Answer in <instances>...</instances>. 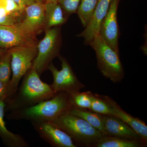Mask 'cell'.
I'll list each match as a JSON object with an SVG mask.
<instances>
[{
	"label": "cell",
	"instance_id": "6",
	"mask_svg": "<svg viewBox=\"0 0 147 147\" xmlns=\"http://www.w3.org/2000/svg\"><path fill=\"white\" fill-rule=\"evenodd\" d=\"M60 43L59 29L57 27L46 29L45 36L37 45L38 53L32 68L40 76L58 56Z\"/></svg>",
	"mask_w": 147,
	"mask_h": 147
},
{
	"label": "cell",
	"instance_id": "28",
	"mask_svg": "<svg viewBox=\"0 0 147 147\" xmlns=\"http://www.w3.org/2000/svg\"><path fill=\"white\" fill-rule=\"evenodd\" d=\"M46 2H58L59 0H45Z\"/></svg>",
	"mask_w": 147,
	"mask_h": 147
},
{
	"label": "cell",
	"instance_id": "25",
	"mask_svg": "<svg viewBox=\"0 0 147 147\" xmlns=\"http://www.w3.org/2000/svg\"><path fill=\"white\" fill-rule=\"evenodd\" d=\"M8 85L0 80V101L5 100L7 97Z\"/></svg>",
	"mask_w": 147,
	"mask_h": 147
},
{
	"label": "cell",
	"instance_id": "2",
	"mask_svg": "<svg viewBox=\"0 0 147 147\" xmlns=\"http://www.w3.org/2000/svg\"><path fill=\"white\" fill-rule=\"evenodd\" d=\"M74 107L71 95L66 92L57 93L55 96L36 105L9 112V120H26L34 123L52 121L69 113Z\"/></svg>",
	"mask_w": 147,
	"mask_h": 147
},
{
	"label": "cell",
	"instance_id": "15",
	"mask_svg": "<svg viewBox=\"0 0 147 147\" xmlns=\"http://www.w3.org/2000/svg\"><path fill=\"white\" fill-rule=\"evenodd\" d=\"M5 103L0 101V137L4 144L8 147H28L29 145L24 137L8 130L4 120Z\"/></svg>",
	"mask_w": 147,
	"mask_h": 147
},
{
	"label": "cell",
	"instance_id": "1",
	"mask_svg": "<svg viewBox=\"0 0 147 147\" xmlns=\"http://www.w3.org/2000/svg\"><path fill=\"white\" fill-rule=\"evenodd\" d=\"M57 93L50 85L42 82L36 70L31 68L23 77L15 94L4 100L5 110L10 112L33 106L52 98Z\"/></svg>",
	"mask_w": 147,
	"mask_h": 147
},
{
	"label": "cell",
	"instance_id": "23",
	"mask_svg": "<svg viewBox=\"0 0 147 147\" xmlns=\"http://www.w3.org/2000/svg\"><path fill=\"white\" fill-rule=\"evenodd\" d=\"M17 23L6 9L4 0H0V26H13Z\"/></svg>",
	"mask_w": 147,
	"mask_h": 147
},
{
	"label": "cell",
	"instance_id": "3",
	"mask_svg": "<svg viewBox=\"0 0 147 147\" xmlns=\"http://www.w3.org/2000/svg\"><path fill=\"white\" fill-rule=\"evenodd\" d=\"M51 122L68 134L77 147H94L103 136L86 121L69 113Z\"/></svg>",
	"mask_w": 147,
	"mask_h": 147
},
{
	"label": "cell",
	"instance_id": "19",
	"mask_svg": "<svg viewBox=\"0 0 147 147\" xmlns=\"http://www.w3.org/2000/svg\"><path fill=\"white\" fill-rule=\"evenodd\" d=\"M98 0H81L76 13L85 28L91 18Z\"/></svg>",
	"mask_w": 147,
	"mask_h": 147
},
{
	"label": "cell",
	"instance_id": "17",
	"mask_svg": "<svg viewBox=\"0 0 147 147\" xmlns=\"http://www.w3.org/2000/svg\"><path fill=\"white\" fill-rule=\"evenodd\" d=\"M69 113L83 119L93 127L100 131L103 136H106V132L100 114L89 109H80L75 107H73Z\"/></svg>",
	"mask_w": 147,
	"mask_h": 147
},
{
	"label": "cell",
	"instance_id": "18",
	"mask_svg": "<svg viewBox=\"0 0 147 147\" xmlns=\"http://www.w3.org/2000/svg\"><path fill=\"white\" fill-rule=\"evenodd\" d=\"M146 146L141 141L113 136H102L94 147H142Z\"/></svg>",
	"mask_w": 147,
	"mask_h": 147
},
{
	"label": "cell",
	"instance_id": "20",
	"mask_svg": "<svg viewBox=\"0 0 147 147\" xmlns=\"http://www.w3.org/2000/svg\"><path fill=\"white\" fill-rule=\"evenodd\" d=\"M89 110L100 115L115 117L113 108L99 94L93 93L91 105Z\"/></svg>",
	"mask_w": 147,
	"mask_h": 147
},
{
	"label": "cell",
	"instance_id": "9",
	"mask_svg": "<svg viewBox=\"0 0 147 147\" xmlns=\"http://www.w3.org/2000/svg\"><path fill=\"white\" fill-rule=\"evenodd\" d=\"M15 25L27 34L36 37L45 28L44 3L36 2L26 7L23 17Z\"/></svg>",
	"mask_w": 147,
	"mask_h": 147
},
{
	"label": "cell",
	"instance_id": "26",
	"mask_svg": "<svg viewBox=\"0 0 147 147\" xmlns=\"http://www.w3.org/2000/svg\"><path fill=\"white\" fill-rule=\"evenodd\" d=\"M20 6L22 8L25 9L27 6L36 2V0H11Z\"/></svg>",
	"mask_w": 147,
	"mask_h": 147
},
{
	"label": "cell",
	"instance_id": "4",
	"mask_svg": "<svg viewBox=\"0 0 147 147\" xmlns=\"http://www.w3.org/2000/svg\"><path fill=\"white\" fill-rule=\"evenodd\" d=\"M88 45L95 51L97 67L102 75L115 84L121 82L125 72L120 54L111 48L99 34L96 36Z\"/></svg>",
	"mask_w": 147,
	"mask_h": 147
},
{
	"label": "cell",
	"instance_id": "11",
	"mask_svg": "<svg viewBox=\"0 0 147 147\" xmlns=\"http://www.w3.org/2000/svg\"><path fill=\"white\" fill-rule=\"evenodd\" d=\"M36 37L27 34L15 25L0 26V48L10 49L24 45H37Z\"/></svg>",
	"mask_w": 147,
	"mask_h": 147
},
{
	"label": "cell",
	"instance_id": "13",
	"mask_svg": "<svg viewBox=\"0 0 147 147\" xmlns=\"http://www.w3.org/2000/svg\"><path fill=\"white\" fill-rule=\"evenodd\" d=\"M99 96L113 108L115 117L123 121L134 129L140 137L142 142L147 146V126L144 122L139 118L132 117L125 112L121 106L110 96L100 95Z\"/></svg>",
	"mask_w": 147,
	"mask_h": 147
},
{
	"label": "cell",
	"instance_id": "14",
	"mask_svg": "<svg viewBox=\"0 0 147 147\" xmlns=\"http://www.w3.org/2000/svg\"><path fill=\"white\" fill-rule=\"evenodd\" d=\"M101 116L106 132V136L142 142L141 138L136 131L121 120L114 116L102 115Z\"/></svg>",
	"mask_w": 147,
	"mask_h": 147
},
{
	"label": "cell",
	"instance_id": "5",
	"mask_svg": "<svg viewBox=\"0 0 147 147\" xmlns=\"http://www.w3.org/2000/svg\"><path fill=\"white\" fill-rule=\"evenodd\" d=\"M8 50L11 56L12 76L7 86V98H11L15 94L21 79L32 68L37 55V45L17 46Z\"/></svg>",
	"mask_w": 147,
	"mask_h": 147
},
{
	"label": "cell",
	"instance_id": "12",
	"mask_svg": "<svg viewBox=\"0 0 147 147\" xmlns=\"http://www.w3.org/2000/svg\"><path fill=\"white\" fill-rule=\"evenodd\" d=\"M111 0H98L90 22L82 32L77 35L84 39V44L89 43L96 36L99 34L100 24L107 14Z\"/></svg>",
	"mask_w": 147,
	"mask_h": 147
},
{
	"label": "cell",
	"instance_id": "29",
	"mask_svg": "<svg viewBox=\"0 0 147 147\" xmlns=\"http://www.w3.org/2000/svg\"><path fill=\"white\" fill-rule=\"evenodd\" d=\"M36 1L37 2L43 3V1H45V0H36Z\"/></svg>",
	"mask_w": 147,
	"mask_h": 147
},
{
	"label": "cell",
	"instance_id": "27",
	"mask_svg": "<svg viewBox=\"0 0 147 147\" xmlns=\"http://www.w3.org/2000/svg\"><path fill=\"white\" fill-rule=\"evenodd\" d=\"M7 49L0 48V57L4 55L7 51Z\"/></svg>",
	"mask_w": 147,
	"mask_h": 147
},
{
	"label": "cell",
	"instance_id": "24",
	"mask_svg": "<svg viewBox=\"0 0 147 147\" xmlns=\"http://www.w3.org/2000/svg\"><path fill=\"white\" fill-rule=\"evenodd\" d=\"M81 0H59L62 8L66 13L70 14L76 13Z\"/></svg>",
	"mask_w": 147,
	"mask_h": 147
},
{
	"label": "cell",
	"instance_id": "22",
	"mask_svg": "<svg viewBox=\"0 0 147 147\" xmlns=\"http://www.w3.org/2000/svg\"><path fill=\"white\" fill-rule=\"evenodd\" d=\"M93 93L79 92L71 95L74 106L80 109H89L91 105Z\"/></svg>",
	"mask_w": 147,
	"mask_h": 147
},
{
	"label": "cell",
	"instance_id": "8",
	"mask_svg": "<svg viewBox=\"0 0 147 147\" xmlns=\"http://www.w3.org/2000/svg\"><path fill=\"white\" fill-rule=\"evenodd\" d=\"M120 0H111L108 12L100 24L99 34L106 43L119 54V28L117 11Z\"/></svg>",
	"mask_w": 147,
	"mask_h": 147
},
{
	"label": "cell",
	"instance_id": "7",
	"mask_svg": "<svg viewBox=\"0 0 147 147\" xmlns=\"http://www.w3.org/2000/svg\"><path fill=\"white\" fill-rule=\"evenodd\" d=\"M59 58L61 63L60 70L52 63L48 66V69L53 78V84L50 85L51 88L55 92H66L70 95L80 92L85 88V85L78 79L66 59L61 56Z\"/></svg>",
	"mask_w": 147,
	"mask_h": 147
},
{
	"label": "cell",
	"instance_id": "16",
	"mask_svg": "<svg viewBox=\"0 0 147 147\" xmlns=\"http://www.w3.org/2000/svg\"><path fill=\"white\" fill-rule=\"evenodd\" d=\"M45 28L58 26L65 23L67 18L64 11L58 2H46L44 3Z\"/></svg>",
	"mask_w": 147,
	"mask_h": 147
},
{
	"label": "cell",
	"instance_id": "10",
	"mask_svg": "<svg viewBox=\"0 0 147 147\" xmlns=\"http://www.w3.org/2000/svg\"><path fill=\"white\" fill-rule=\"evenodd\" d=\"M40 137L53 147H77L71 138L51 121L32 123Z\"/></svg>",
	"mask_w": 147,
	"mask_h": 147
},
{
	"label": "cell",
	"instance_id": "21",
	"mask_svg": "<svg viewBox=\"0 0 147 147\" xmlns=\"http://www.w3.org/2000/svg\"><path fill=\"white\" fill-rule=\"evenodd\" d=\"M11 56L8 50L0 57V80L8 85L11 79Z\"/></svg>",
	"mask_w": 147,
	"mask_h": 147
}]
</instances>
